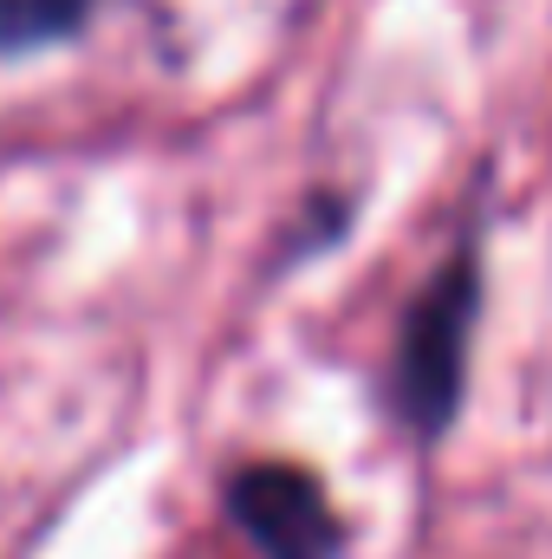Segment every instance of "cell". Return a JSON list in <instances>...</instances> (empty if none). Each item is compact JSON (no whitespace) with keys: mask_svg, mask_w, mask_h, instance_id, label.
Segmentation results:
<instances>
[{"mask_svg":"<svg viewBox=\"0 0 552 559\" xmlns=\"http://www.w3.org/2000/svg\"><path fill=\"white\" fill-rule=\"evenodd\" d=\"M228 521L261 559H338L345 521L325 481L299 462H248L228 475Z\"/></svg>","mask_w":552,"mask_h":559,"instance_id":"7a4b0ae2","label":"cell"},{"mask_svg":"<svg viewBox=\"0 0 552 559\" xmlns=\"http://www.w3.org/2000/svg\"><path fill=\"white\" fill-rule=\"evenodd\" d=\"M98 0H0V59L72 39Z\"/></svg>","mask_w":552,"mask_h":559,"instance_id":"3957f363","label":"cell"},{"mask_svg":"<svg viewBox=\"0 0 552 559\" xmlns=\"http://www.w3.org/2000/svg\"><path fill=\"white\" fill-rule=\"evenodd\" d=\"M475 312H481V254L475 241L422 286V299L404 319L397 338V411L422 442H435L461 411V378H468V345H475Z\"/></svg>","mask_w":552,"mask_h":559,"instance_id":"6da1fadb","label":"cell"}]
</instances>
